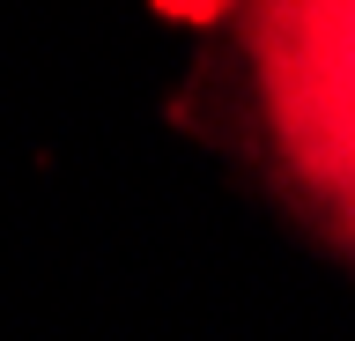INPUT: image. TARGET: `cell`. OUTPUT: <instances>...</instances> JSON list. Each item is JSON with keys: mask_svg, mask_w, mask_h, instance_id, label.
<instances>
[{"mask_svg": "<svg viewBox=\"0 0 355 341\" xmlns=\"http://www.w3.org/2000/svg\"><path fill=\"white\" fill-rule=\"evenodd\" d=\"M244 52L296 185L355 238V0H244Z\"/></svg>", "mask_w": 355, "mask_h": 341, "instance_id": "1", "label": "cell"}]
</instances>
